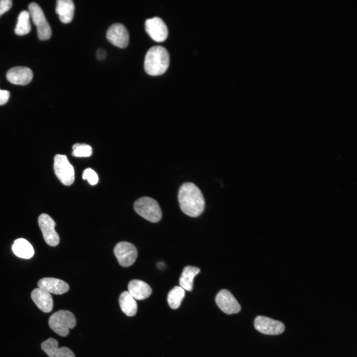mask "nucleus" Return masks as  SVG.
Wrapping results in <instances>:
<instances>
[{
  "label": "nucleus",
  "instance_id": "nucleus-26",
  "mask_svg": "<svg viewBox=\"0 0 357 357\" xmlns=\"http://www.w3.org/2000/svg\"><path fill=\"white\" fill-rule=\"evenodd\" d=\"M12 6V1L10 0H0V16L7 11Z\"/></svg>",
  "mask_w": 357,
  "mask_h": 357
},
{
  "label": "nucleus",
  "instance_id": "nucleus-2",
  "mask_svg": "<svg viewBox=\"0 0 357 357\" xmlns=\"http://www.w3.org/2000/svg\"><path fill=\"white\" fill-rule=\"evenodd\" d=\"M170 63V56L163 47L155 46L147 52L144 67L146 72L152 76L163 74L167 69Z\"/></svg>",
  "mask_w": 357,
  "mask_h": 357
},
{
  "label": "nucleus",
  "instance_id": "nucleus-5",
  "mask_svg": "<svg viewBox=\"0 0 357 357\" xmlns=\"http://www.w3.org/2000/svg\"><path fill=\"white\" fill-rule=\"evenodd\" d=\"M28 9L33 22L37 27L39 39L41 40L49 39L51 36L52 30L41 8L37 3L31 2L28 6Z\"/></svg>",
  "mask_w": 357,
  "mask_h": 357
},
{
  "label": "nucleus",
  "instance_id": "nucleus-12",
  "mask_svg": "<svg viewBox=\"0 0 357 357\" xmlns=\"http://www.w3.org/2000/svg\"><path fill=\"white\" fill-rule=\"evenodd\" d=\"M215 301L218 307L226 314L236 313L240 310V304L231 293L227 290H221L217 294Z\"/></svg>",
  "mask_w": 357,
  "mask_h": 357
},
{
  "label": "nucleus",
  "instance_id": "nucleus-10",
  "mask_svg": "<svg viewBox=\"0 0 357 357\" xmlns=\"http://www.w3.org/2000/svg\"><path fill=\"white\" fill-rule=\"evenodd\" d=\"M106 37L111 44L120 48H126L129 43L128 31L121 23L112 25L107 30Z\"/></svg>",
  "mask_w": 357,
  "mask_h": 357
},
{
  "label": "nucleus",
  "instance_id": "nucleus-27",
  "mask_svg": "<svg viewBox=\"0 0 357 357\" xmlns=\"http://www.w3.org/2000/svg\"><path fill=\"white\" fill-rule=\"evenodd\" d=\"M9 96V91L0 89V105L5 104L8 101Z\"/></svg>",
  "mask_w": 357,
  "mask_h": 357
},
{
  "label": "nucleus",
  "instance_id": "nucleus-16",
  "mask_svg": "<svg viewBox=\"0 0 357 357\" xmlns=\"http://www.w3.org/2000/svg\"><path fill=\"white\" fill-rule=\"evenodd\" d=\"M31 296L34 303L41 311L45 313L52 311L53 300L50 293L38 288L32 291Z\"/></svg>",
  "mask_w": 357,
  "mask_h": 357
},
{
  "label": "nucleus",
  "instance_id": "nucleus-18",
  "mask_svg": "<svg viewBox=\"0 0 357 357\" xmlns=\"http://www.w3.org/2000/svg\"><path fill=\"white\" fill-rule=\"evenodd\" d=\"M74 9V4L71 0H58L57 1L56 11L62 23H68L72 21Z\"/></svg>",
  "mask_w": 357,
  "mask_h": 357
},
{
  "label": "nucleus",
  "instance_id": "nucleus-9",
  "mask_svg": "<svg viewBox=\"0 0 357 357\" xmlns=\"http://www.w3.org/2000/svg\"><path fill=\"white\" fill-rule=\"evenodd\" d=\"M145 28L150 37L156 42H163L167 38V26L160 17L147 19L145 22Z\"/></svg>",
  "mask_w": 357,
  "mask_h": 357
},
{
  "label": "nucleus",
  "instance_id": "nucleus-28",
  "mask_svg": "<svg viewBox=\"0 0 357 357\" xmlns=\"http://www.w3.org/2000/svg\"><path fill=\"white\" fill-rule=\"evenodd\" d=\"M107 57L106 52L103 49H99L96 52V57L98 60H104Z\"/></svg>",
  "mask_w": 357,
  "mask_h": 357
},
{
  "label": "nucleus",
  "instance_id": "nucleus-14",
  "mask_svg": "<svg viewBox=\"0 0 357 357\" xmlns=\"http://www.w3.org/2000/svg\"><path fill=\"white\" fill-rule=\"evenodd\" d=\"M37 284L39 288L55 295L64 294L67 292L69 288L66 282L55 278H42L38 281Z\"/></svg>",
  "mask_w": 357,
  "mask_h": 357
},
{
  "label": "nucleus",
  "instance_id": "nucleus-3",
  "mask_svg": "<svg viewBox=\"0 0 357 357\" xmlns=\"http://www.w3.org/2000/svg\"><path fill=\"white\" fill-rule=\"evenodd\" d=\"M48 323L54 332L60 336L66 337L69 333V329L75 326L76 319L71 312L60 310L50 316Z\"/></svg>",
  "mask_w": 357,
  "mask_h": 357
},
{
  "label": "nucleus",
  "instance_id": "nucleus-8",
  "mask_svg": "<svg viewBox=\"0 0 357 357\" xmlns=\"http://www.w3.org/2000/svg\"><path fill=\"white\" fill-rule=\"evenodd\" d=\"M38 223L46 243L52 246L57 245L60 242V237L55 229L54 220L48 214L43 213L39 217Z\"/></svg>",
  "mask_w": 357,
  "mask_h": 357
},
{
  "label": "nucleus",
  "instance_id": "nucleus-13",
  "mask_svg": "<svg viewBox=\"0 0 357 357\" xmlns=\"http://www.w3.org/2000/svg\"><path fill=\"white\" fill-rule=\"evenodd\" d=\"M6 78L10 83L14 84L25 85L31 81L33 73L28 67L16 66L7 71Z\"/></svg>",
  "mask_w": 357,
  "mask_h": 357
},
{
  "label": "nucleus",
  "instance_id": "nucleus-1",
  "mask_svg": "<svg viewBox=\"0 0 357 357\" xmlns=\"http://www.w3.org/2000/svg\"><path fill=\"white\" fill-rule=\"evenodd\" d=\"M178 201L181 210L192 217L199 216L205 207V200L199 188L191 182H185L180 187Z\"/></svg>",
  "mask_w": 357,
  "mask_h": 357
},
{
  "label": "nucleus",
  "instance_id": "nucleus-6",
  "mask_svg": "<svg viewBox=\"0 0 357 357\" xmlns=\"http://www.w3.org/2000/svg\"><path fill=\"white\" fill-rule=\"evenodd\" d=\"M54 170L57 177L65 185L74 181V170L64 155L57 154L54 158Z\"/></svg>",
  "mask_w": 357,
  "mask_h": 357
},
{
  "label": "nucleus",
  "instance_id": "nucleus-15",
  "mask_svg": "<svg viewBox=\"0 0 357 357\" xmlns=\"http://www.w3.org/2000/svg\"><path fill=\"white\" fill-rule=\"evenodd\" d=\"M41 348L49 357H75L74 353L69 348L65 347L58 348V342L53 338L43 342Z\"/></svg>",
  "mask_w": 357,
  "mask_h": 357
},
{
  "label": "nucleus",
  "instance_id": "nucleus-17",
  "mask_svg": "<svg viewBox=\"0 0 357 357\" xmlns=\"http://www.w3.org/2000/svg\"><path fill=\"white\" fill-rule=\"evenodd\" d=\"M128 292L134 299L143 300L148 298L152 293L150 286L143 281L134 279L128 285Z\"/></svg>",
  "mask_w": 357,
  "mask_h": 357
},
{
  "label": "nucleus",
  "instance_id": "nucleus-23",
  "mask_svg": "<svg viewBox=\"0 0 357 357\" xmlns=\"http://www.w3.org/2000/svg\"><path fill=\"white\" fill-rule=\"evenodd\" d=\"M185 296L184 290L180 286L174 287L168 293L167 300L171 308L177 309Z\"/></svg>",
  "mask_w": 357,
  "mask_h": 357
},
{
  "label": "nucleus",
  "instance_id": "nucleus-24",
  "mask_svg": "<svg viewBox=\"0 0 357 357\" xmlns=\"http://www.w3.org/2000/svg\"><path fill=\"white\" fill-rule=\"evenodd\" d=\"M72 155L76 157H87L92 155V147L86 144L76 143L72 146Z\"/></svg>",
  "mask_w": 357,
  "mask_h": 357
},
{
  "label": "nucleus",
  "instance_id": "nucleus-25",
  "mask_svg": "<svg viewBox=\"0 0 357 357\" xmlns=\"http://www.w3.org/2000/svg\"><path fill=\"white\" fill-rule=\"evenodd\" d=\"M82 178L83 179H86L92 185L96 184L99 179L96 173L91 168L86 169L84 171Z\"/></svg>",
  "mask_w": 357,
  "mask_h": 357
},
{
  "label": "nucleus",
  "instance_id": "nucleus-7",
  "mask_svg": "<svg viewBox=\"0 0 357 357\" xmlns=\"http://www.w3.org/2000/svg\"><path fill=\"white\" fill-rule=\"evenodd\" d=\"M114 252L119 265L124 267L132 265L138 254L136 247L127 241L118 243L114 247Z\"/></svg>",
  "mask_w": 357,
  "mask_h": 357
},
{
  "label": "nucleus",
  "instance_id": "nucleus-22",
  "mask_svg": "<svg viewBox=\"0 0 357 357\" xmlns=\"http://www.w3.org/2000/svg\"><path fill=\"white\" fill-rule=\"evenodd\" d=\"M30 16L29 12L26 10H23L19 13L14 30L16 34L22 36L29 33L31 30Z\"/></svg>",
  "mask_w": 357,
  "mask_h": 357
},
{
  "label": "nucleus",
  "instance_id": "nucleus-21",
  "mask_svg": "<svg viewBox=\"0 0 357 357\" xmlns=\"http://www.w3.org/2000/svg\"><path fill=\"white\" fill-rule=\"evenodd\" d=\"M199 268L195 266H186L182 272L179 279L180 286L184 290L191 291L193 288V281L194 277L200 272Z\"/></svg>",
  "mask_w": 357,
  "mask_h": 357
},
{
  "label": "nucleus",
  "instance_id": "nucleus-19",
  "mask_svg": "<svg viewBox=\"0 0 357 357\" xmlns=\"http://www.w3.org/2000/svg\"><path fill=\"white\" fill-rule=\"evenodd\" d=\"M13 252L17 256L25 259L31 258L34 250L32 245L26 239L23 238L16 239L12 245Z\"/></svg>",
  "mask_w": 357,
  "mask_h": 357
},
{
  "label": "nucleus",
  "instance_id": "nucleus-20",
  "mask_svg": "<svg viewBox=\"0 0 357 357\" xmlns=\"http://www.w3.org/2000/svg\"><path fill=\"white\" fill-rule=\"evenodd\" d=\"M121 310L128 316H133L137 312V304L135 299L128 291L122 293L119 297Z\"/></svg>",
  "mask_w": 357,
  "mask_h": 357
},
{
  "label": "nucleus",
  "instance_id": "nucleus-11",
  "mask_svg": "<svg viewBox=\"0 0 357 357\" xmlns=\"http://www.w3.org/2000/svg\"><path fill=\"white\" fill-rule=\"evenodd\" d=\"M254 327L260 333L271 335L280 334L285 330V326L281 322L263 316L255 318Z\"/></svg>",
  "mask_w": 357,
  "mask_h": 357
},
{
  "label": "nucleus",
  "instance_id": "nucleus-4",
  "mask_svg": "<svg viewBox=\"0 0 357 357\" xmlns=\"http://www.w3.org/2000/svg\"><path fill=\"white\" fill-rule=\"evenodd\" d=\"M135 212L145 219L157 223L162 217L161 209L158 202L149 197H142L136 200L133 205Z\"/></svg>",
  "mask_w": 357,
  "mask_h": 357
}]
</instances>
